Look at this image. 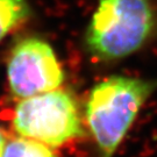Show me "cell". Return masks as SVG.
<instances>
[{
    "mask_svg": "<svg viewBox=\"0 0 157 157\" xmlns=\"http://www.w3.org/2000/svg\"><path fill=\"white\" fill-rule=\"evenodd\" d=\"M156 89V80L122 75L106 77L91 89L85 102V122L99 157L114 156Z\"/></svg>",
    "mask_w": 157,
    "mask_h": 157,
    "instance_id": "obj_1",
    "label": "cell"
},
{
    "mask_svg": "<svg viewBox=\"0 0 157 157\" xmlns=\"http://www.w3.org/2000/svg\"><path fill=\"white\" fill-rule=\"evenodd\" d=\"M156 26L150 0H98L85 30V48L101 62L122 59L143 48Z\"/></svg>",
    "mask_w": 157,
    "mask_h": 157,
    "instance_id": "obj_2",
    "label": "cell"
},
{
    "mask_svg": "<svg viewBox=\"0 0 157 157\" xmlns=\"http://www.w3.org/2000/svg\"><path fill=\"white\" fill-rule=\"evenodd\" d=\"M12 122L21 136L51 148L84 135L78 102L71 92L62 89L21 99Z\"/></svg>",
    "mask_w": 157,
    "mask_h": 157,
    "instance_id": "obj_3",
    "label": "cell"
},
{
    "mask_svg": "<svg viewBox=\"0 0 157 157\" xmlns=\"http://www.w3.org/2000/svg\"><path fill=\"white\" fill-rule=\"evenodd\" d=\"M7 78L13 95L23 99L59 89L64 82V71L47 41L27 37L12 49Z\"/></svg>",
    "mask_w": 157,
    "mask_h": 157,
    "instance_id": "obj_4",
    "label": "cell"
},
{
    "mask_svg": "<svg viewBox=\"0 0 157 157\" xmlns=\"http://www.w3.org/2000/svg\"><path fill=\"white\" fill-rule=\"evenodd\" d=\"M29 14L27 0H0V42L25 22Z\"/></svg>",
    "mask_w": 157,
    "mask_h": 157,
    "instance_id": "obj_5",
    "label": "cell"
},
{
    "mask_svg": "<svg viewBox=\"0 0 157 157\" xmlns=\"http://www.w3.org/2000/svg\"><path fill=\"white\" fill-rule=\"evenodd\" d=\"M1 157H58L51 149L40 141L29 137H17L5 144Z\"/></svg>",
    "mask_w": 157,
    "mask_h": 157,
    "instance_id": "obj_6",
    "label": "cell"
},
{
    "mask_svg": "<svg viewBox=\"0 0 157 157\" xmlns=\"http://www.w3.org/2000/svg\"><path fill=\"white\" fill-rule=\"evenodd\" d=\"M5 144H6L5 135H4V133L0 130V157L2 156V152H4V148H5Z\"/></svg>",
    "mask_w": 157,
    "mask_h": 157,
    "instance_id": "obj_7",
    "label": "cell"
}]
</instances>
